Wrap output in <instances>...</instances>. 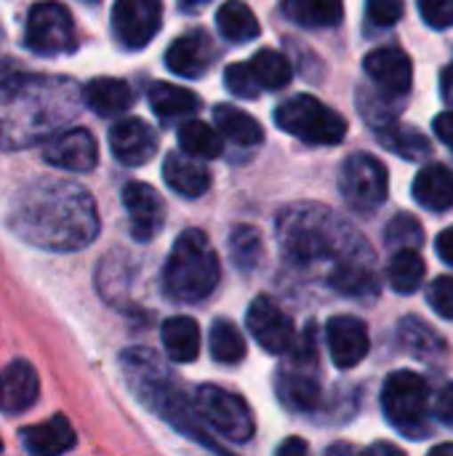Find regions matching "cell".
I'll use <instances>...</instances> for the list:
<instances>
[{
  "label": "cell",
  "instance_id": "8",
  "mask_svg": "<svg viewBox=\"0 0 453 456\" xmlns=\"http://www.w3.org/2000/svg\"><path fill=\"white\" fill-rule=\"evenodd\" d=\"M195 411L200 417V422L216 433L219 438L224 441H232V444H246L251 441L256 425H254V414H251V406L224 390V387H214V385H203L198 393H195Z\"/></svg>",
  "mask_w": 453,
  "mask_h": 456
},
{
  "label": "cell",
  "instance_id": "1",
  "mask_svg": "<svg viewBox=\"0 0 453 456\" xmlns=\"http://www.w3.org/2000/svg\"><path fill=\"white\" fill-rule=\"evenodd\" d=\"M5 224L24 243L64 254L93 243L99 235V211L80 184L37 179L13 195Z\"/></svg>",
  "mask_w": 453,
  "mask_h": 456
},
{
  "label": "cell",
  "instance_id": "47",
  "mask_svg": "<svg viewBox=\"0 0 453 456\" xmlns=\"http://www.w3.org/2000/svg\"><path fill=\"white\" fill-rule=\"evenodd\" d=\"M278 454L280 456L307 454V444H304V441H299V438H288L286 444H280V446H278Z\"/></svg>",
  "mask_w": 453,
  "mask_h": 456
},
{
  "label": "cell",
  "instance_id": "26",
  "mask_svg": "<svg viewBox=\"0 0 453 456\" xmlns=\"http://www.w3.org/2000/svg\"><path fill=\"white\" fill-rule=\"evenodd\" d=\"M160 339H163V347H166L168 358L176 361V363H192L198 358V353H200V329L187 315L168 318L163 323Z\"/></svg>",
  "mask_w": 453,
  "mask_h": 456
},
{
  "label": "cell",
  "instance_id": "16",
  "mask_svg": "<svg viewBox=\"0 0 453 456\" xmlns=\"http://www.w3.org/2000/svg\"><path fill=\"white\" fill-rule=\"evenodd\" d=\"M123 206L131 219V235L136 240H152L166 224L163 198L142 182H131L123 190Z\"/></svg>",
  "mask_w": 453,
  "mask_h": 456
},
{
  "label": "cell",
  "instance_id": "32",
  "mask_svg": "<svg viewBox=\"0 0 453 456\" xmlns=\"http://www.w3.org/2000/svg\"><path fill=\"white\" fill-rule=\"evenodd\" d=\"M331 286L344 294V297H355V299H366V297H374L376 294V278L374 273L368 270L366 262H342V265H334L331 270Z\"/></svg>",
  "mask_w": 453,
  "mask_h": 456
},
{
  "label": "cell",
  "instance_id": "25",
  "mask_svg": "<svg viewBox=\"0 0 453 456\" xmlns=\"http://www.w3.org/2000/svg\"><path fill=\"white\" fill-rule=\"evenodd\" d=\"M283 13L310 29H328L342 24L344 3L342 0H283Z\"/></svg>",
  "mask_w": 453,
  "mask_h": 456
},
{
  "label": "cell",
  "instance_id": "36",
  "mask_svg": "<svg viewBox=\"0 0 453 456\" xmlns=\"http://www.w3.org/2000/svg\"><path fill=\"white\" fill-rule=\"evenodd\" d=\"M211 355L219 363L235 366L246 358V339L232 321H216L211 329Z\"/></svg>",
  "mask_w": 453,
  "mask_h": 456
},
{
  "label": "cell",
  "instance_id": "39",
  "mask_svg": "<svg viewBox=\"0 0 453 456\" xmlns=\"http://www.w3.org/2000/svg\"><path fill=\"white\" fill-rule=\"evenodd\" d=\"M224 86H227L230 94L243 96V99H254V96H259V91H262L259 83H256V77H254V72H251V67H248V61L230 64V67L224 69Z\"/></svg>",
  "mask_w": 453,
  "mask_h": 456
},
{
  "label": "cell",
  "instance_id": "49",
  "mask_svg": "<svg viewBox=\"0 0 453 456\" xmlns=\"http://www.w3.org/2000/svg\"><path fill=\"white\" fill-rule=\"evenodd\" d=\"M433 454H453V444H449V446H435Z\"/></svg>",
  "mask_w": 453,
  "mask_h": 456
},
{
  "label": "cell",
  "instance_id": "7",
  "mask_svg": "<svg viewBox=\"0 0 453 456\" xmlns=\"http://www.w3.org/2000/svg\"><path fill=\"white\" fill-rule=\"evenodd\" d=\"M275 123L278 128H283L286 134L307 144L328 147V144H339L347 136V120L336 110H331L328 104H323L320 99L310 94L286 99L275 110Z\"/></svg>",
  "mask_w": 453,
  "mask_h": 456
},
{
  "label": "cell",
  "instance_id": "40",
  "mask_svg": "<svg viewBox=\"0 0 453 456\" xmlns=\"http://www.w3.org/2000/svg\"><path fill=\"white\" fill-rule=\"evenodd\" d=\"M366 16L374 27H392L403 19V0H366Z\"/></svg>",
  "mask_w": 453,
  "mask_h": 456
},
{
  "label": "cell",
  "instance_id": "33",
  "mask_svg": "<svg viewBox=\"0 0 453 456\" xmlns=\"http://www.w3.org/2000/svg\"><path fill=\"white\" fill-rule=\"evenodd\" d=\"M248 67H251V72H254V77H256L262 91L286 88L291 83V75H294L291 61L280 51H272V48H264V51L254 53Z\"/></svg>",
  "mask_w": 453,
  "mask_h": 456
},
{
  "label": "cell",
  "instance_id": "21",
  "mask_svg": "<svg viewBox=\"0 0 453 456\" xmlns=\"http://www.w3.org/2000/svg\"><path fill=\"white\" fill-rule=\"evenodd\" d=\"M414 200L419 206H425L427 211H449L453 206V171L441 166V163H430L425 166L417 179H414Z\"/></svg>",
  "mask_w": 453,
  "mask_h": 456
},
{
  "label": "cell",
  "instance_id": "30",
  "mask_svg": "<svg viewBox=\"0 0 453 456\" xmlns=\"http://www.w3.org/2000/svg\"><path fill=\"white\" fill-rule=\"evenodd\" d=\"M150 107L163 118V120H171V118H182V115H190L200 107V99L182 88V86H174V83H152L150 86Z\"/></svg>",
  "mask_w": 453,
  "mask_h": 456
},
{
  "label": "cell",
  "instance_id": "18",
  "mask_svg": "<svg viewBox=\"0 0 453 456\" xmlns=\"http://www.w3.org/2000/svg\"><path fill=\"white\" fill-rule=\"evenodd\" d=\"M40 395L37 371L27 361H13L0 371V411L21 414L35 406Z\"/></svg>",
  "mask_w": 453,
  "mask_h": 456
},
{
  "label": "cell",
  "instance_id": "13",
  "mask_svg": "<svg viewBox=\"0 0 453 456\" xmlns=\"http://www.w3.org/2000/svg\"><path fill=\"white\" fill-rule=\"evenodd\" d=\"M43 158L53 168L72 171V174H85V171H91L96 166L99 147H96V139L91 136V131H85V128H61L59 134H53L45 142Z\"/></svg>",
  "mask_w": 453,
  "mask_h": 456
},
{
  "label": "cell",
  "instance_id": "24",
  "mask_svg": "<svg viewBox=\"0 0 453 456\" xmlns=\"http://www.w3.org/2000/svg\"><path fill=\"white\" fill-rule=\"evenodd\" d=\"M376 139H379V144H382L384 150L400 155L403 160H425V158L433 155L430 139H427L419 128L406 126V123H398V120H392V123L376 128Z\"/></svg>",
  "mask_w": 453,
  "mask_h": 456
},
{
  "label": "cell",
  "instance_id": "15",
  "mask_svg": "<svg viewBox=\"0 0 453 456\" xmlns=\"http://www.w3.org/2000/svg\"><path fill=\"white\" fill-rule=\"evenodd\" d=\"M328 353L336 369H355L371 350L368 329L360 318L352 315H336L326 326Z\"/></svg>",
  "mask_w": 453,
  "mask_h": 456
},
{
  "label": "cell",
  "instance_id": "4",
  "mask_svg": "<svg viewBox=\"0 0 453 456\" xmlns=\"http://www.w3.org/2000/svg\"><path fill=\"white\" fill-rule=\"evenodd\" d=\"M120 363L125 371V382L131 385V390L147 409H152L174 430L198 441L200 446L216 449V452L222 449L214 438H208V428L200 422L195 403L187 398L179 379L171 377V371L163 366L158 355H152L144 347H136V350H128Z\"/></svg>",
  "mask_w": 453,
  "mask_h": 456
},
{
  "label": "cell",
  "instance_id": "45",
  "mask_svg": "<svg viewBox=\"0 0 453 456\" xmlns=\"http://www.w3.org/2000/svg\"><path fill=\"white\" fill-rule=\"evenodd\" d=\"M435 251H438V256L453 267V227L449 230H443L441 235H438V240H435Z\"/></svg>",
  "mask_w": 453,
  "mask_h": 456
},
{
  "label": "cell",
  "instance_id": "46",
  "mask_svg": "<svg viewBox=\"0 0 453 456\" xmlns=\"http://www.w3.org/2000/svg\"><path fill=\"white\" fill-rule=\"evenodd\" d=\"M441 91H443V99H446L449 110L453 112V61L443 69V75H441Z\"/></svg>",
  "mask_w": 453,
  "mask_h": 456
},
{
  "label": "cell",
  "instance_id": "11",
  "mask_svg": "<svg viewBox=\"0 0 453 456\" xmlns=\"http://www.w3.org/2000/svg\"><path fill=\"white\" fill-rule=\"evenodd\" d=\"M163 21L160 0H115L112 29L120 45L139 51L152 43Z\"/></svg>",
  "mask_w": 453,
  "mask_h": 456
},
{
  "label": "cell",
  "instance_id": "50",
  "mask_svg": "<svg viewBox=\"0 0 453 456\" xmlns=\"http://www.w3.org/2000/svg\"><path fill=\"white\" fill-rule=\"evenodd\" d=\"M182 3H187V5H198V3H206V0H182Z\"/></svg>",
  "mask_w": 453,
  "mask_h": 456
},
{
  "label": "cell",
  "instance_id": "51",
  "mask_svg": "<svg viewBox=\"0 0 453 456\" xmlns=\"http://www.w3.org/2000/svg\"><path fill=\"white\" fill-rule=\"evenodd\" d=\"M83 3H96V0H83Z\"/></svg>",
  "mask_w": 453,
  "mask_h": 456
},
{
  "label": "cell",
  "instance_id": "41",
  "mask_svg": "<svg viewBox=\"0 0 453 456\" xmlns=\"http://www.w3.org/2000/svg\"><path fill=\"white\" fill-rule=\"evenodd\" d=\"M427 302L430 307L446 318V321H453V278L451 275H443L438 281H433V286L427 289Z\"/></svg>",
  "mask_w": 453,
  "mask_h": 456
},
{
  "label": "cell",
  "instance_id": "5",
  "mask_svg": "<svg viewBox=\"0 0 453 456\" xmlns=\"http://www.w3.org/2000/svg\"><path fill=\"white\" fill-rule=\"evenodd\" d=\"M222 278L219 256L203 230H184L163 267V286L179 302H200Z\"/></svg>",
  "mask_w": 453,
  "mask_h": 456
},
{
  "label": "cell",
  "instance_id": "37",
  "mask_svg": "<svg viewBox=\"0 0 453 456\" xmlns=\"http://www.w3.org/2000/svg\"><path fill=\"white\" fill-rule=\"evenodd\" d=\"M230 256L235 262V267L240 270H254L262 259V238L254 227H238L230 235Z\"/></svg>",
  "mask_w": 453,
  "mask_h": 456
},
{
  "label": "cell",
  "instance_id": "29",
  "mask_svg": "<svg viewBox=\"0 0 453 456\" xmlns=\"http://www.w3.org/2000/svg\"><path fill=\"white\" fill-rule=\"evenodd\" d=\"M214 120H216V128H219L227 139H232V142H238V144H243V147L262 144V139H264L262 126H259L246 110H238V107H232V104H219V107L214 110Z\"/></svg>",
  "mask_w": 453,
  "mask_h": 456
},
{
  "label": "cell",
  "instance_id": "12",
  "mask_svg": "<svg viewBox=\"0 0 453 456\" xmlns=\"http://www.w3.org/2000/svg\"><path fill=\"white\" fill-rule=\"evenodd\" d=\"M246 326L254 339L272 355H283L296 342V329L291 315L270 297H256L248 307Z\"/></svg>",
  "mask_w": 453,
  "mask_h": 456
},
{
  "label": "cell",
  "instance_id": "42",
  "mask_svg": "<svg viewBox=\"0 0 453 456\" xmlns=\"http://www.w3.org/2000/svg\"><path fill=\"white\" fill-rule=\"evenodd\" d=\"M419 13L435 29L453 27V0H419Z\"/></svg>",
  "mask_w": 453,
  "mask_h": 456
},
{
  "label": "cell",
  "instance_id": "20",
  "mask_svg": "<svg viewBox=\"0 0 453 456\" xmlns=\"http://www.w3.org/2000/svg\"><path fill=\"white\" fill-rule=\"evenodd\" d=\"M163 179L174 192L184 198H200L211 187V171L200 163V158L187 152H171L163 160Z\"/></svg>",
  "mask_w": 453,
  "mask_h": 456
},
{
  "label": "cell",
  "instance_id": "35",
  "mask_svg": "<svg viewBox=\"0 0 453 456\" xmlns=\"http://www.w3.org/2000/svg\"><path fill=\"white\" fill-rule=\"evenodd\" d=\"M179 144H182V152L200 158V160L203 158H219L224 150V142L216 134V128H211L203 120H187L179 128Z\"/></svg>",
  "mask_w": 453,
  "mask_h": 456
},
{
  "label": "cell",
  "instance_id": "27",
  "mask_svg": "<svg viewBox=\"0 0 453 456\" xmlns=\"http://www.w3.org/2000/svg\"><path fill=\"white\" fill-rule=\"evenodd\" d=\"M278 393H280V401L294 411H312L320 403V385L307 371V366L283 371L278 379Z\"/></svg>",
  "mask_w": 453,
  "mask_h": 456
},
{
  "label": "cell",
  "instance_id": "19",
  "mask_svg": "<svg viewBox=\"0 0 453 456\" xmlns=\"http://www.w3.org/2000/svg\"><path fill=\"white\" fill-rule=\"evenodd\" d=\"M214 61V43L203 32H187L168 45L166 64L182 77H200Z\"/></svg>",
  "mask_w": 453,
  "mask_h": 456
},
{
  "label": "cell",
  "instance_id": "38",
  "mask_svg": "<svg viewBox=\"0 0 453 456\" xmlns=\"http://www.w3.org/2000/svg\"><path fill=\"white\" fill-rule=\"evenodd\" d=\"M384 240H387V246L390 248H417V246H422V240H425V230H422V224L411 216V214H398L390 224H387V230H384Z\"/></svg>",
  "mask_w": 453,
  "mask_h": 456
},
{
  "label": "cell",
  "instance_id": "48",
  "mask_svg": "<svg viewBox=\"0 0 453 456\" xmlns=\"http://www.w3.org/2000/svg\"><path fill=\"white\" fill-rule=\"evenodd\" d=\"M368 452H374V454H379V452H384V454H398V456L403 454V452H400L398 446H390V444H379V446H371Z\"/></svg>",
  "mask_w": 453,
  "mask_h": 456
},
{
  "label": "cell",
  "instance_id": "52",
  "mask_svg": "<svg viewBox=\"0 0 453 456\" xmlns=\"http://www.w3.org/2000/svg\"><path fill=\"white\" fill-rule=\"evenodd\" d=\"M0 449H3V444H0Z\"/></svg>",
  "mask_w": 453,
  "mask_h": 456
},
{
  "label": "cell",
  "instance_id": "3",
  "mask_svg": "<svg viewBox=\"0 0 453 456\" xmlns=\"http://www.w3.org/2000/svg\"><path fill=\"white\" fill-rule=\"evenodd\" d=\"M278 238L288 259L296 265L315 262H366V240L334 211L312 203L288 206L278 216Z\"/></svg>",
  "mask_w": 453,
  "mask_h": 456
},
{
  "label": "cell",
  "instance_id": "23",
  "mask_svg": "<svg viewBox=\"0 0 453 456\" xmlns=\"http://www.w3.org/2000/svg\"><path fill=\"white\" fill-rule=\"evenodd\" d=\"M83 102L104 118L112 115H123L131 104H133V91L125 80L117 77H93L85 91H83Z\"/></svg>",
  "mask_w": 453,
  "mask_h": 456
},
{
  "label": "cell",
  "instance_id": "22",
  "mask_svg": "<svg viewBox=\"0 0 453 456\" xmlns=\"http://www.w3.org/2000/svg\"><path fill=\"white\" fill-rule=\"evenodd\" d=\"M24 449L29 454H64L75 446V430L64 417H53L43 425H32L21 430Z\"/></svg>",
  "mask_w": 453,
  "mask_h": 456
},
{
  "label": "cell",
  "instance_id": "10",
  "mask_svg": "<svg viewBox=\"0 0 453 456\" xmlns=\"http://www.w3.org/2000/svg\"><path fill=\"white\" fill-rule=\"evenodd\" d=\"M27 48L43 56H56V53H72L77 48V32L69 11L56 3H35L27 16Z\"/></svg>",
  "mask_w": 453,
  "mask_h": 456
},
{
  "label": "cell",
  "instance_id": "6",
  "mask_svg": "<svg viewBox=\"0 0 453 456\" xmlns=\"http://www.w3.org/2000/svg\"><path fill=\"white\" fill-rule=\"evenodd\" d=\"M382 409L387 422L411 441H422L433 430V395L417 371H395L382 387Z\"/></svg>",
  "mask_w": 453,
  "mask_h": 456
},
{
  "label": "cell",
  "instance_id": "2",
  "mask_svg": "<svg viewBox=\"0 0 453 456\" xmlns=\"http://www.w3.org/2000/svg\"><path fill=\"white\" fill-rule=\"evenodd\" d=\"M83 110V91L69 77L11 75L0 80V150L48 142Z\"/></svg>",
  "mask_w": 453,
  "mask_h": 456
},
{
  "label": "cell",
  "instance_id": "34",
  "mask_svg": "<svg viewBox=\"0 0 453 456\" xmlns=\"http://www.w3.org/2000/svg\"><path fill=\"white\" fill-rule=\"evenodd\" d=\"M398 334H400L403 347L425 361H433V358L443 355V350H446V342L419 318H403L398 326Z\"/></svg>",
  "mask_w": 453,
  "mask_h": 456
},
{
  "label": "cell",
  "instance_id": "43",
  "mask_svg": "<svg viewBox=\"0 0 453 456\" xmlns=\"http://www.w3.org/2000/svg\"><path fill=\"white\" fill-rule=\"evenodd\" d=\"M433 417L453 428V382H446L433 398Z\"/></svg>",
  "mask_w": 453,
  "mask_h": 456
},
{
  "label": "cell",
  "instance_id": "31",
  "mask_svg": "<svg viewBox=\"0 0 453 456\" xmlns=\"http://www.w3.org/2000/svg\"><path fill=\"white\" fill-rule=\"evenodd\" d=\"M387 281L398 294H417L425 281V259L417 248H398L387 265Z\"/></svg>",
  "mask_w": 453,
  "mask_h": 456
},
{
  "label": "cell",
  "instance_id": "14",
  "mask_svg": "<svg viewBox=\"0 0 453 456\" xmlns=\"http://www.w3.org/2000/svg\"><path fill=\"white\" fill-rule=\"evenodd\" d=\"M363 69L379 91L392 94V96H406L414 86L411 56L395 45H384V48L371 51L363 59Z\"/></svg>",
  "mask_w": 453,
  "mask_h": 456
},
{
  "label": "cell",
  "instance_id": "17",
  "mask_svg": "<svg viewBox=\"0 0 453 456\" xmlns=\"http://www.w3.org/2000/svg\"><path fill=\"white\" fill-rule=\"evenodd\" d=\"M109 147H112V155L123 166H144L155 155L158 139H155L152 128L144 120L125 118V120H120V123L112 126V131H109Z\"/></svg>",
  "mask_w": 453,
  "mask_h": 456
},
{
  "label": "cell",
  "instance_id": "9",
  "mask_svg": "<svg viewBox=\"0 0 453 456\" xmlns=\"http://www.w3.org/2000/svg\"><path fill=\"white\" fill-rule=\"evenodd\" d=\"M339 190L350 208L360 214H371L382 208L390 192V174L387 166L368 155V152H355L344 160L342 174H339Z\"/></svg>",
  "mask_w": 453,
  "mask_h": 456
},
{
  "label": "cell",
  "instance_id": "44",
  "mask_svg": "<svg viewBox=\"0 0 453 456\" xmlns=\"http://www.w3.org/2000/svg\"><path fill=\"white\" fill-rule=\"evenodd\" d=\"M433 128H435V136L449 147L453 152V112H443L433 120Z\"/></svg>",
  "mask_w": 453,
  "mask_h": 456
},
{
  "label": "cell",
  "instance_id": "28",
  "mask_svg": "<svg viewBox=\"0 0 453 456\" xmlns=\"http://www.w3.org/2000/svg\"><path fill=\"white\" fill-rule=\"evenodd\" d=\"M216 27L230 43H248L259 35V19L243 0H227L216 13Z\"/></svg>",
  "mask_w": 453,
  "mask_h": 456
}]
</instances>
